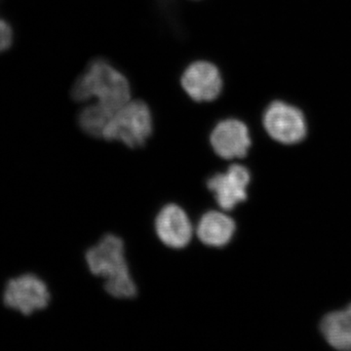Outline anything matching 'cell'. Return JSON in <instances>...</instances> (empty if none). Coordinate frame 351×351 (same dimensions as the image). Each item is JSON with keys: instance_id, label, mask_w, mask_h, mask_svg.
Wrapping results in <instances>:
<instances>
[{"instance_id": "cell-9", "label": "cell", "mask_w": 351, "mask_h": 351, "mask_svg": "<svg viewBox=\"0 0 351 351\" xmlns=\"http://www.w3.org/2000/svg\"><path fill=\"white\" fill-rule=\"evenodd\" d=\"M156 230L160 241L172 249L188 246L193 235V225L188 215L175 204L166 205L157 215Z\"/></svg>"}, {"instance_id": "cell-2", "label": "cell", "mask_w": 351, "mask_h": 351, "mask_svg": "<svg viewBox=\"0 0 351 351\" xmlns=\"http://www.w3.org/2000/svg\"><path fill=\"white\" fill-rule=\"evenodd\" d=\"M71 96L77 101L95 98L97 103L117 110L130 101V84L125 76L107 61L94 60L76 80Z\"/></svg>"}, {"instance_id": "cell-6", "label": "cell", "mask_w": 351, "mask_h": 351, "mask_svg": "<svg viewBox=\"0 0 351 351\" xmlns=\"http://www.w3.org/2000/svg\"><path fill=\"white\" fill-rule=\"evenodd\" d=\"M251 175L249 170L239 164H233L226 173L212 176L207 181V188L214 195L221 209L232 211L248 197Z\"/></svg>"}, {"instance_id": "cell-8", "label": "cell", "mask_w": 351, "mask_h": 351, "mask_svg": "<svg viewBox=\"0 0 351 351\" xmlns=\"http://www.w3.org/2000/svg\"><path fill=\"white\" fill-rule=\"evenodd\" d=\"M212 147L217 156L223 159L242 158L251 147L248 127L237 119H226L219 122L210 137Z\"/></svg>"}, {"instance_id": "cell-1", "label": "cell", "mask_w": 351, "mask_h": 351, "mask_svg": "<svg viewBox=\"0 0 351 351\" xmlns=\"http://www.w3.org/2000/svg\"><path fill=\"white\" fill-rule=\"evenodd\" d=\"M86 262L91 274L105 278L108 294L117 299H133L137 287L129 272L124 243L113 234L106 235L86 253Z\"/></svg>"}, {"instance_id": "cell-11", "label": "cell", "mask_w": 351, "mask_h": 351, "mask_svg": "<svg viewBox=\"0 0 351 351\" xmlns=\"http://www.w3.org/2000/svg\"><path fill=\"white\" fill-rule=\"evenodd\" d=\"M320 330L335 350H351V304L345 309L327 314L321 321Z\"/></svg>"}, {"instance_id": "cell-12", "label": "cell", "mask_w": 351, "mask_h": 351, "mask_svg": "<svg viewBox=\"0 0 351 351\" xmlns=\"http://www.w3.org/2000/svg\"><path fill=\"white\" fill-rule=\"evenodd\" d=\"M117 110H110L99 103L95 104L85 108L80 112L78 123L80 128L88 135L95 138H101L106 127L108 126L113 113Z\"/></svg>"}, {"instance_id": "cell-4", "label": "cell", "mask_w": 351, "mask_h": 351, "mask_svg": "<svg viewBox=\"0 0 351 351\" xmlns=\"http://www.w3.org/2000/svg\"><path fill=\"white\" fill-rule=\"evenodd\" d=\"M263 126L270 137L284 145L298 144L306 135V119L301 110L283 101H274L267 108Z\"/></svg>"}, {"instance_id": "cell-7", "label": "cell", "mask_w": 351, "mask_h": 351, "mask_svg": "<svg viewBox=\"0 0 351 351\" xmlns=\"http://www.w3.org/2000/svg\"><path fill=\"white\" fill-rule=\"evenodd\" d=\"M182 85L186 94L195 101L216 100L223 89L219 69L209 62L193 63L182 76Z\"/></svg>"}, {"instance_id": "cell-10", "label": "cell", "mask_w": 351, "mask_h": 351, "mask_svg": "<svg viewBox=\"0 0 351 351\" xmlns=\"http://www.w3.org/2000/svg\"><path fill=\"white\" fill-rule=\"evenodd\" d=\"M235 230L234 221L228 215L210 211L200 219L196 228V234L203 244L219 248L232 241Z\"/></svg>"}, {"instance_id": "cell-3", "label": "cell", "mask_w": 351, "mask_h": 351, "mask_svg": "<svg viewBox=\"0 0 351 351\" xmlns=\"http://www.w3.org/2000/svg\"><path fill=\"white\" fill-rule=\"evenodd\" d=\"M152 133V117L144 101H129L113 113L103 138L123 143L131 149L145 144Z\"/></svg>"}, {"instance_id": "cell-5", "label": "cell", "mask_w": 351, "mask_h": 351, "mask_svg": "<svg viewBox=\"0 0 351 351\" xmlns=\"http://www.w3.org/2000/svg\"><path fill=\"white\" fill-rule=\"evenodd\" d=\"M50 301L47 286L38 277L27 274L12 279L7 284L4 304L24 315L47 307Z\"/></svg>"}, {"instance_id": "cell-13", "label": "cell", "mask_w": 351, "mask_h": 351, "mask_svg": "<svg viewBox=\"0 0 351 351\" xmlns=\"http://www.w3.org/2000/svg\"><path fill=\"white\" fill-rule=\"evenodd\" d=\"M13 41V31L10 25L0 18V53L10 47Z\"/></svg>"}]
</instances>
